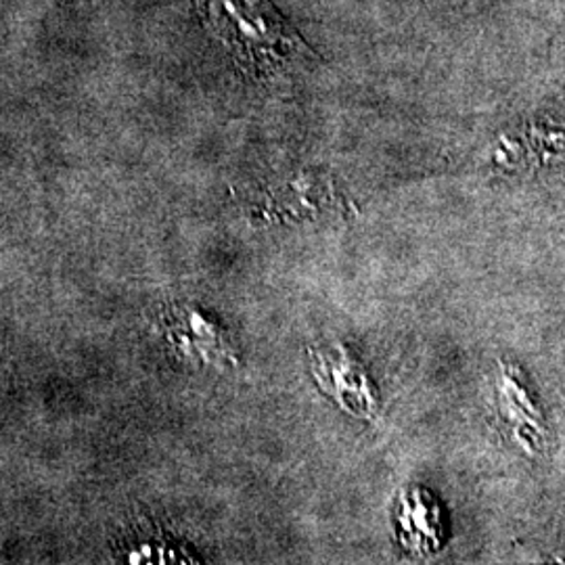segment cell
<instances>
[{"instance_id":"1","label":"cell","mask_w":565,"mask_h":565,"mask_svg":"<svg viewBox=\"0 0 565 565\" xmlns=\"http://www.w3.org/2000/svg\"><path fill=\"white\" fill-rule=\"evenodd\" d=\"M207 23L254 76H281L315 53L268 0H203Z\"/></svg>"}]
</instances>
